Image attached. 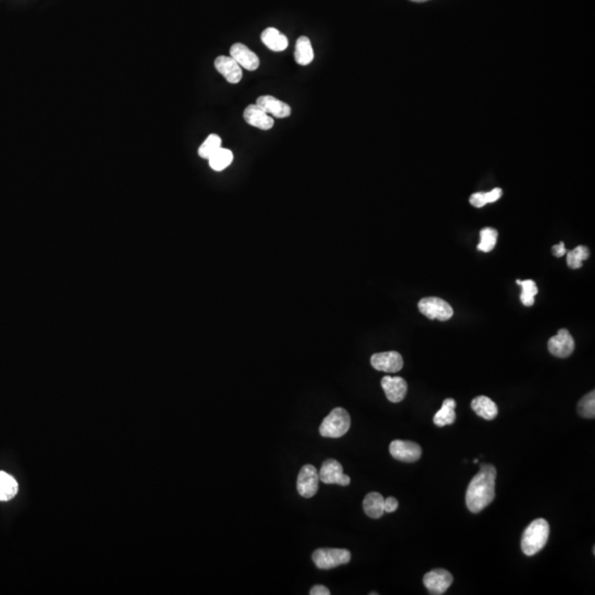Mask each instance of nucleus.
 I'll return each instance as SVG.
<instances>
[{
	"label": "nucleus",
	"mask_w": 595,
	"mask_h": 595,
	"mask_svg": "<svg viewBox=\"0 0 595 595\" xmlns=\"http://www.w3.org/2000/svg\"><path fill=\"white\" fill-rule=\"evenodd\" d=\"M496 469L491 464H482L481 470L466 489V507L472 513H480L495 498Z\"/></svg>",
	"instance_id": "nucleus-1"
},
{
	"label": "nucleus",
	"mask_w": 595,
	"mask_h": 595,
	"mask_svg": "<svg viewBox=\"0 0 595 595\" xmlns=\"http://www.w3.org/2000/svg\"><path fill=\"white\" fill-rule=\"evenodd\" d=\"M550 527L547 520L538 518L533 520L522 533V550L526 556H533L547 545Z\"/></svg>",
	"instance_id": "nucleus-2"
},
{
	"label": "nucleus",
	"mask_w": 595,
	"mask_h": 595,
	"mask_svg": "<svg viewBox=\"0 0 595 595\" xmlns=\"http://www.w3.org/2000/svg\"><path fill=\"white\" fill-rule=\"evenodd\" d=\"M351 428V417L348 410L337 407L324 418L320 426V435L324 438L337 439L346 435Z\"/></svg>",
	"instance_id": "nucleus-3"
},
{
	"label": "nucleus",
	"mask_w": 595,
	"mask_h": 595,
	"mask_svg": "<svg viewBox=\"0 0 595 595\" xmlns=\"http://www.w3.org/2000/svg\"><path fill=\"white\" fill-rule=\"evenodd\" d=\"M351 552L346 549H330L320 548L312 555V560L319 569L329 570L333 568L340 567L351 560Z\"/></svg>",
	"instance_id": "nucleus-4"
},
{
	"label": "nucleus",
	"mask_w": 595,
	"mask_h": 595,
	"mask_svg": "<svg viewBox=\"0 0 595 595\" xmlns=\"http://www.w3.org/2000/svg\"><path fill=\"white\" fill-rule=\"evenodd\" d=\"M418 308L419 311L430 320L448 321L453 315L452 306L440 298H424L419 301Z\"/></svg>",
	"instance_id": "nucleus-5"
},
{
	"label": "nucleus",
	"mask_w": 595,
	"mask_h": 595,
	"mask_svg": "<svg viewBox=\"0 0 595 595\" xmlns=\"http://www.w3.org/2000/svg\"><path fill=\"white\" fill-rule=\"evenodd\" d=\"M319 481L320 478L317 470L311 464H306L298 475V493L306 498L315 496L319 489Z\"/></svg>",
	"instance_id": "nucleus-6"
},
{
	"label": "nucleus",
	"mask_w": 595,
	"mask_h": 595,
	"mask_svg": "<svg viewBox=\"0 0 595 595\" xmlns=\"http://www.w3.org/2000/svg\"><path fill=\"white\" fill-rule=\"evenodd\" d=\"M319 478L324 484H339V485L348 486L351 483V478L348 475L343 473V466L340 462L335 459H328L323 462L319 472Z\"/></svg>",
	"instance_id": "nucleus-7"
},
{
	"label": "nucleus",
	"mask_w": 595,
	"mask_h": 595,
	"mask_svg": "<svg viewBox=\"0 0 595 595\" xmlns=\"http://www.w3.org/2000/svg\"><path fill=\"white\" fill-rule=\"evenodd\" d=\"M391 457L402 462H415L422 458V446L413 441L393 440L389 446Z\"/></svg>",
	"instance_id": "nucleus-8"
},
{
	"label": "nucleus",
	"mask_w": 595,
	"mask_h": 595,
	"mask_svg": "<svg viewBox=\"0 0 595 595\" xmlns=\"http://www.w3.org/2000/svg\"><path fill=\"white\" fill-rule=\"evenodd\" d=\"M452 582L451 573L444 569H435L424 576V587H427L430 594H444L451 587Z\"/></svg>",
	"instance_id": "nucleus-9"
},
{
	"label": "nucleus",
	"mask_w": 595,
	"mask_h": 595,
	"mask_svg": "<svg viewBox=\"0 0 595 595\" xmlns=\"http://www.w3.org/2000/svg\"><path fill=\"white\" fill-rule=\"evenodd\" d=\"M371 364L376 371L397 373L402 371L404 360L398 352H382V353L374 354L371 359Z\"/></svg>",
	"instance_id": "nucleus-10"
},
{
	"label": "nucleus",
	"mask_w": 595,
	"mask_h": 595,
	"mask_svg": "<svg viewBox=\"0 0 595 595\" xmlns=\"http://www.w3.org/2000/svg\"><path fill=\"white\" fill-rule=\"evenodd\" d=\"M548 350L553 356L566 359L574 351V340L570 332L566 329L559 330L558 335L551 337L548 342Z\"/></svg>",
	"instance_id": "nucleus-11"
},
{
	"label": "nucleus",
	"mask_w": 595,
	"mask_h": 595,
	"mask_svg": "<svg viewBox=\"0 0 595 595\" xmlns=\"http://www.w3.org/2000/svg\"><path fill=\"white\" fill-rule=\"evenodd\" d=\"M230 54L236 62L239 63L241 68L247 71H256L259 68L260 61L257 54L250 50L248 47L243 43H235L232 45Z\"/></svg>",
	"instance_id": "nucleus-12"
},
{
	"label": "nucleus",
	"mask_w": 595,
	"mask_h": 595,
	"mask_svg": "<svg viewBox=\"0 0 595 595\" xmlns=\"http://www.w3.org/2000/svg\"><path fill=\"white\" fill-rule=\"evenodd\" d=\"M215 69L230 84H237L243 77L242 68L232 56H221L215 59Z\"/></svg>",
	"instance_id": "nucleus-13"
},
{
	"label": "nucleus",
	"mask_w": 595,
	"mask_h": 595,
	"mask_svg": "<svg viewBox=\"0 0 595 595\" xmlns=\"http://www.w3.org/2000/svg\"><path fill=\"white\" fill-rule=\"evenodd\" d=\"M382 387L388 400L391 402H400L407 393V382L402 377L385 376L382 379Z\"/></svg>",
	"instance_id": "nucleus-14"
},
{
	"label": "nucleus",
	"mask_w": 595,
	"mask_h": 595,
	"mask_svg": "<svg viewBox=\"0 0 595 595\" xmlns=\"http://www.w3.org/2000/svg\"><path fill=\"white\" fill-rule=\"evenodd\" d=\"M256 104L258 105L268 115L276 118H286L291 115V107L271 95L259 96L256 101Z\"/></svg>",
	"instance_id": "nucleus-15"
},
{
	"label": "nucleus",
	"mask_w": 595,
	"mask_h": 595,
	"mask_svg": "<svg viewBox=\"0 0 595 595\" xmlns=\"http://www.w3.org/2000/svg\"><path fill=\"white\" fill-rule=\"evenodd\" d=\"M244 119L250 126L261 130H271L275 124L271 116L261 110L257 104L248 105L244 110Z\"/></svg>",
	"instance_id": "nucleus-16"
},
{
	"label": "nucleus",
	"mask_w": 595,
	"mask_h": 595,
	"mask_svg": "<svg viewBox=\"0 0 595 595\" xmlns=\"http://www.w3.org/2000/svg\"><path fill=\"white\" fill-rule=\"evenodd\" d=\"M261 41L269 50L281 52L288 48V38L276 28H267L261 34Z\"/></svg>",
	"instance_id": "nucleus-17"
},
{
	"label": "nucleus",
	"mask_w": 595,
	"mask_h": 595,
	"mask_svg": "<svg viewBox=\"0 0 595 595\" xmlns=\"http://www.w3.org/2000/svg\"><path fill=\"white\" fill-rule=\"evenodd\" d=\"M472 409L476 415L485 420H494L498 413V408L491 398L486 396H478L472 400Z\"/></svg>",
	"instance_id": "nucleus-18"
},
{
	"label": "nucleus",
	"mask_w": 595,
	"mask_h": 595,
	"mask_svg": "<svg viewBox=\"0 0 595 595\" xmlns=\"http://www.w3.org/2000/svg\"><path fill=\"white\" fill-rule=\"evenodd\" d=\"M384 497L382 494H379L377 491H372L369 494L366 495L363 502V507L365 511L366 515L371 517L373 520H378L384 514Z\"/></svg>",
	"instance_id": "nucleus-19"
},
{
	"label": "nucleus",
	"mask_w": 595,
	"mask_h": 595,
	"mask_svg": "<svg viewBox=\"0 0 595 595\" xmlns=\"http://www.w3.org/2000/svg\"><path fill=\"white\" fill-rule=\"evenodd\" d=\"M455 407H457V402H455L454 399H446L444 404H442L441 409L433 417V422H435V426L444 427V426L452 424L455 422V419H457Z\"/></svg>",
	"instance_id": "nucleus-20"
},
{
	"label": "nucleus",
	"mask_w": 595,
	"mask_h": 595,
	"mask_svg": "<svg viewBox=\"0 0 595 595\" xmlns=\"http://www.w3.org/2000/svg\"><path fill=\"white\" fill-rule=\"evenodd\" d=\"M315 59L311 41L308 37H300L295 42V60L298 64L309 65Z\"/></svg>",
	"instance_id": "nucleus-21"
},
{
	"label": "nucleus",
	"mask_w": 595,
	"mask_h": 595,
	"mask_svg": "<svg viewBox=\"0 0 595 595\" xmlns=\"http://www.w3.org/2000/svg\"><path fill=\"white\" fill-rule=\"evenodd\" d=\"M18 493L17 481L6 472L0 471V500L7 502L14 498Z\"/></svg>",
	"instance_id": "nucleus-22"
},
{
	"label": "nucleus",
	"mask_w": 595,
	"mask_h": 595,
	"mask_svg": "<svg viewBox=\"0 0 595 595\" xmlns=\"http://www.w3.org/2000/svg\"><path fill=\"white\" fill-rule=\"evenodd\" d=\"M234 155L233 152L230 151V149L221 148L217 150L210 159H208V165L213 169L214 171H223L228 167L230 166V163L233 162Z\"/></svg>",
	"instance_id": "nucleus-23"
},
{
	"label": "nucleus",
	"mask_w": 595,
	"mask_h": 595,
	"mask_svg": "<svg viewBox=\"0 0 595 595\" xmlns=\"http://www.w3.org/2000/svg\"><path fill=\"white\" fill-rule=\"evenodd\" d=\"M502 195V189L500 188L494 189V190L486 192V193L478 192V193L472 194L471 197H470V203L475 208H481L489 203L496 202Z\"/></svg>",
	"instance_id": "nucleus-24"
},
{
	"label": "nucleus",
	"mask_w": 595,
	"mask_h": 595,
	"mask_svg": "<svg viewBox=\"0 0 595 595\" xmlns=\"http://www.w3.org/2000/svg\"><path fill=\"white\" fill-rule=\"evenodd\" d=\"M567 264L571 269H579L583 265V261L589 258L590 250L585 246H578L570 252H567Z\"/></svg>",
	"instance_id": "nucleus-25"
},
{
	"label": "nucleus",
	"mask_w": 595,
	"mask_h": 595,
	"mask_svg": "<svg viewBox=\"0 0 595 595\" xmlns=\"http://www.w3.org/2000/svg\"><path fill=\"white\" fill-rule=\"evenodd\" d=\"M221 145H222V139H221L219 135L212 134V135L208 136L204 143L199 146V157L203 158V159H208V160L221 148Z\"/></svg>",
	"instance_id": "nucleus-26"
},
{
	"label": "nucleus",
	"mask_w": 595,
	"mask_h": 595,
	"mask_svg": "<svg viewBox=\"0 0 595 595\" xmlns=\"http://www.w3.org/2000/svg\"><path fill=\"white\" fill-rule=\"evenodd\" d=\"M481 242L478 243V250L483 253H489L494 250L496 245L497 230L491 228H485L481 230Z\"/></svg>",
	"instance_id": "nucleus-27"
},
{
	"label": "nucleus",
	"mask_w": 595,
	"mask_h": 595,
	"mask_svg": "<svg viewBox=\"0 0 595 595\" xmlns=\"http://www.w3.org/2000/svg\"><path fill=\"white\" fill-rule=\"evenodd\" d=\"M517 284H520L522 287V295H520V301L522 304L526 306H531L535 304V297L538 293V288L535 281L531 279H528L525 281H516Z\"/></svg>",
	"instance_id": "nucleus-28"
},
{
	"label": "nucleus",
	"mask_w": 595,
	"mask_h": 595,
	"mask_svg": "<svg viewBox=\"0 0 595 595\" xmlns=\"http://www.w3.org/2000/svg\"><path fill=\"white\" fill-rule=\"evenodd\" d=\"M579 413L584 418L593 419L595 417V391L587 393L579 402Z\"/></svg>",
	"instance_id": "nucleus-29"
},
{
	"label": "nucleus",
	"mask_w": 595,
	"mask_h": 595,
	"mask_svg": "<svg viewBox=\"0 0 595 595\" xmlns=\"http://www.w3.org/2000/svg\"><path fill=\"white\" fill-rule=\"evenodd\" d=\"M398 500L395 497H388L384 500V511L386 513H393L398 509Z\"/></svg>",
	"instance_id": "nucleus-30"
},
{
	"label": "nucleus",
	"mask_w": 595,
	"mask_h": 595,
	"mask_svg": "<svg viewBox=\"0 0 595 595\" xmlns=\"http://www.w3.org/2000/svg\"><path fill=\"white\" fill-rule=\"evenodd\" d=\"M310 594L311 595H330L331 592H330V590L328 587H324V585H315V587H312L310 590Z\"/></svg>",
	"instance_id": "nucleus-31"
},
{
	"label": "nucleus",
	"mask_w": 595,
	"mask_h": 595,
	"mask_svg": "<svg viewBox=\"0 0 595 595\" xmlns=\"http://www.w3.org/2000/svg\"><path fill=\"white\" fill-rule=\"evenodd\" d=\"M568 250L564 247V243H559L558 245H555L552 247V254L556 257H562L564 254H567Z\"/></svg>",
	"instance_id": "nucleus-32"
},
{
	"label": "nucleus",
	"mask_w": 595,
	"mask_h": 595,
	"mask_svg": "<svg viewBox=\"0 0 595 595\" xmlns=\"http://www.w3.org/2000/svg\"><path fill=\"white\" fill-rule=\"evenodd\" d=\"M413 3H426V1H429V0H411Z\"/></svg>",
	"instance_id": "nucleus-33"
}]
</instances>
